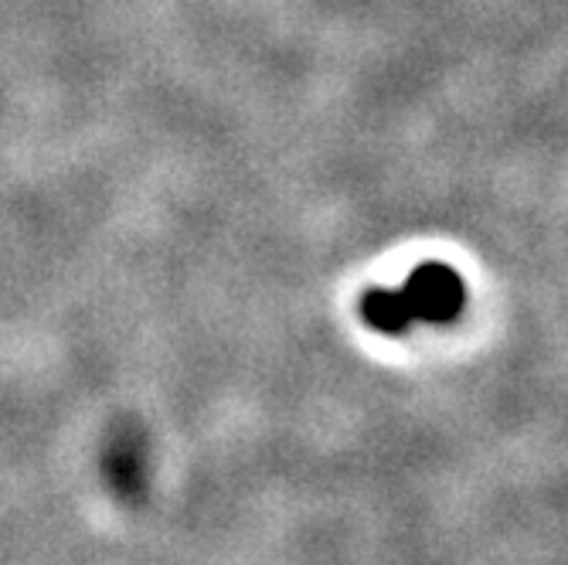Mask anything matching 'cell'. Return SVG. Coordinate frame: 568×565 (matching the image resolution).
Returning a JSON list of instances; mask_svg holds the SVG:
<instances>
[{"instance_id":"obj_1","label":"cell","mask_w":568,"mask_h":565,"mask_svg":"<svg viewBox=\"0 0 568 565\" xmlns=\"http://www.w3.org/2000/svg\"><path fill=\"white\" fill-rule=\"evenodd\" d=\"M467 286L459 273L439 263H426L398 290H372L361 300L365 321L385 334H402L416 324H446L463 311Z\"/></svg>"},{"instance_id":"obj_2","label":"cell","mask_w":568,"mask_h":565,"mask_svg":"<svg viewBox=\"0 0 568 565\" xmlns=\"http://www.w3.org/2000/svg\"><path fill=\"white\" fill-rule=\"evenodd\" d=\"M99 471L120 501H143L150 484V443L136 423H116L102 443Z\"/></svg>"}]
</instances>
